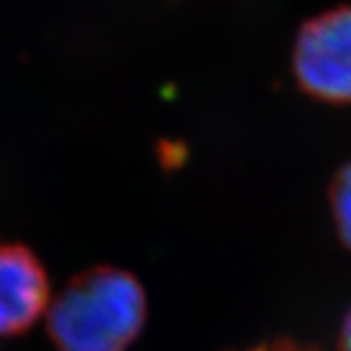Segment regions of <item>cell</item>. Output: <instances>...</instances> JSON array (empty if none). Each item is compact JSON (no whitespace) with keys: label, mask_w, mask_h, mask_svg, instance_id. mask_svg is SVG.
Wrapping results in <instances>:
<instances>
[{"label":"cell","mask_w":351,"mask_h":351,"mask_svg":"<svg viewBox=\"0 0 351 351\" xmlns=\"http://www.w3.org/2000/svg\"><path fill=\"white\" fill-rule=\"evenodd\" d=\"M330 213L341 244L351 252V162L343 164L334 174L330 188Z\"/></svg>","instance_id":"cell-4"},{"label":"cell","mask_w":351,"mask_h":351,"mask_svg":"<svg viewBox=\"0 0 351 351\" xmlns=\"http://www.w3.org/2000/svg\"><path fill=\"white\" fill-rule=\"evenodd\" d=\"M246 351H320L316 346H308L302 341H295L289 338H277L271 341H263L260 346H254Z\"/></svg>","instance_id":"cell-5"},{"label":"cell","mask_w":351,"mask_h":351,"mask_svg":"<svg viewBox=\"0 0 351 351\" xmlns=\"http://www.w3.org/2000/svg\"><path fill=\"white\" fill-rule=\"evenodd\" d=\"M291 64L306 96L351 106V4L330 8L302 24Z\"/></svg>","instance_id":"cell-2"},{"label":"cell","mask_w":351,"mask_h":351,"mask_svg":"<svg viewBox=\"0 0 351 351\" xmlns=\"http://www.w3.org/2000/svg\"><path fill=\"white\" fill-rule=\"evenodd\" d=\"M145 318L143 285L113 265L76 276L47 306V330L59 351H127Z\"/></svg>","instance_id":"cell-1"},{"label":"cell","mask_w":351,"mask_h":351,"mask_svg":"<svg viewBox=\"0 0 351 351\" xmlns=\"http://www.w3.org/2000/svg\"><path fill=\"white\" fill-rule=\"evenodd\" d=\"M338 351H351V306L348 308V313L341 320L338 334Z\"/></svg>","instance_id":"cell-6"},{"label":"cell","mask_w":351,"mask_h":351,"mask_svg":"<svg viewBox=\"0 0 351 351\" xmlns=\"http://www.w3.org/2000/svg\"><path fill=\"white\" fill-rule=\"evenodd\" d=\"M49 301V279L36 254L22 244H0V338L34 326Z\"/></svg>","instance_id":"cell-3"}]
</instances>
